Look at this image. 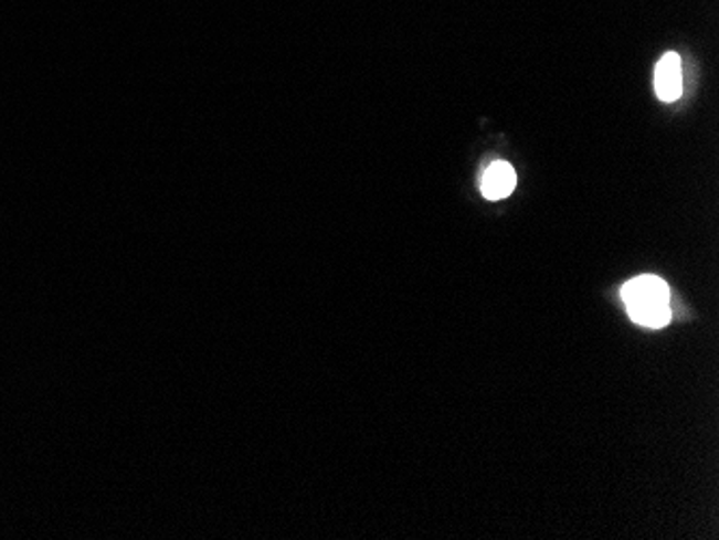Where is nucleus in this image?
<instances>
[{
    "label": "nucleus",
    "mask_w": 719,
    "mask_h": 540,
    "mask_svg": "<svg viewBox=\"0 0 719 540\" xmlns=\"http://www.w3.org/2000/svg\"><path fill=\"white\" fill-rule=\"evenodd\" d=\"M515 186H517V174L515 168L507 162H494L480 177V192L489 201L507 199L515 190Z\"/></svg>",
    "instance_id": "3"
},
{
    "label": "nucleus",
    "mask_w": 719,
    "mask_h": 540,
    "mask_svg": "<svg viewBox=\"0 0 719 540\" xmlns=\"http://www.w3.org/2000/svg\"><path fill=\"white\" fill-rule=\"evenodd\" d=\"M683 91V74H680V59L675 52L662 56L655 67V93L662 102L673 104L680 97Z\"/></svg>",
    "instance_id": "2"
},
{
    "label": "nucleus",
    "mask_w": 719,
    "mask_h": 540,
    "mask_svg": "<svg viewBox=\"0 0 719 540\" xmlns=\"http://www.w3.org/2000/svg\"><path fill=\"white\" fill-rule=\"evenodd\" d=\"M621 297L627 306L630 317L644 328L659 330L673 319L670 287L657 276H639L630 280L621 289Z\"/></svg>",
    "instance_id": "1"
}]
</instances>
